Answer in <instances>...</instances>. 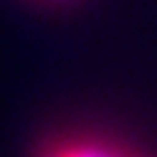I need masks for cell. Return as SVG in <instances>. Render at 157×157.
I'll return each instance as SVG.
<instances>
[{
  "instance_id": "obj_1",
  "label": "cell",
  "mask_w": 157,
  "mask_h": 157,
  "mask_svg": "<svg viewBox=\"0 0 157 157\" xmlns=\"http://www.w3.org/2000/svg\"><path fill=\"white\" fill-rule=\"evenodd\" d=\"M46 157H127L122 149L109 146V144H92V141H73L54 146Z\"/></svg>"
}]
</instances>
